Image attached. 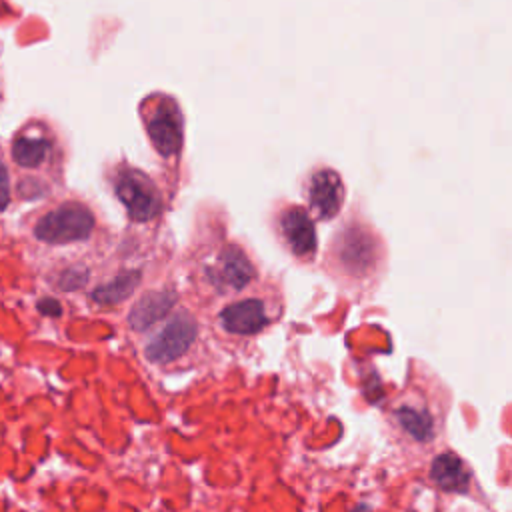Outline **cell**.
<instances>
[{
	"label": "cell",
	"mask_w": 512,
	"mask_h": 512,
	"mask_svg": "<svg viewBox=\"0 0 512 512\" xmlns=\"http://www.w3.org/2000/svg\"><path fill=\"white\" fill-rule=\"evenodd\" d=\"M92 228V212L78 202H68L42 216L34 228V234L38 240L48 244H66L88 238Z\"/></svg>",
	"instance_id": "obj_1"
},
{
	"label": "cell",
	"mask_w": 512,
	"mask_h": 512,
	"mask_svg": "<svg viewBox=\"0 0 512 512\" xmlns=\"http://www.w3.org/2000/svg\"><path fill=\"white\" fill-rule=\"evenodd\" d=\"M116 196L134 220H150L160 212V194L152 180L134 170H124L116 180Z\"/></svg>",
	"instance_id": "obj_2"
},
{
	"label": "cell",
	"mask_w": 512,
	"mask_h": 512,
	"mask_svg": "<svg viewBox=\"0 0 512 512\" xmlns=\"http://www.w3.org/2000/svg\"><path fill=\"white\" fill-rule=\"evenodd\" d=\"M196 338V322L190 314H176L146 346V356L152 362H170L182 356Z\"/></svg>",
	"instance_id": "obj_3"
},
{
	"label": "cell",
	"mask_w": 512,
	"mask_h": 512,
	"mask_svg": "<svg viewBox=\"0 0 512 512\" xmlns=\"http://www.w3.org/2000/svg\"><path fill=\"white\" fill-rule=\"evenodd\" d=\"M146 130L164 156H170L180 150L182 144V116L178 106L170 98H160L156 108L146 118Z\"/></svg>",
	"instance_id": "obj_4"
},
{
	"label": "cell",
	"mask_w": 512,
	"mask_h": 512,
	"mask_svg": "<svg viewBox=\"0 0 512 512\" xmlns=\"http://www.w3.org/2000/svg\"><path fill=\"white\" fill-rule=\"evenodd\" d=\"M344 198V186L334 170H320L310 182V204L320 218H332Z\"/></svg>",
	"instance_id": "obj_5"
},
{
	"label": "cell",
	"mask_w": 512,
	"mask_h": 512,
	"mask_svg": "<svg viewBox=\"0 0 512 512\" xmlns=\"http://www.w3.org/2000/svg\"><path fill=\"white\" fill-rule=\"evenodd\" d=\"M210 276L214 282L240 290L254 278V268L240 248L228 246L222 250L216 268L210 270Z\"/></svg>",
	"instance_id": "obj_6"
},
{
	"label": "cell",
	"mask_w": 512,
	"mask_h": 512,
	"mask_svg": "<svg viewBox=\"0 0 512 512\" xmlns=\"http://www.w3.org/2000/svg\"><path fill=\"white\" fill-rule=\"evenodd\" d=\"M220 324L232 334H254L266 324L264 306L260 300L234 302L220 312Z\"/></svg>",
	"instance_id": "obj_7"
},
{
	"label": "cell",
	"mask_w": 512,
	"mask_h": 512,
	"mask_svg": "<svg viewBox=\"0 0 512 512\" xmlns=\"http://www.w3.org/2000/svg\"><path fill=\"white\" fill-rule=\"evenodd\" d=\"M282 234L290 250L298 256L310 254L316 248V232L310 216L300 208H290L280 218Z\"/></svg>",
	"instance_id": "obj_8"
},
{
	"label": "cell",
	"mask_w": 512,
	"mask_h": 512,
	"mask_svg": "<svg viewBox=\"0 0 512 512\" xmlns=\"http://www.w3.org/2000/svg\"><path fill=\"white\" fill-rule=\"evenodd\" d=\"M176 302V294L172 290H154L144 294L130 310L128 324L134 330H146L154 322H158Z\"/></svg>",
	"instance_id": "obj_9"
},
{
	"label": "cell",
	"mask_w": 512,
	"mask_h": 512,
	"mask_svg": "<svg viewBox=\"0 0 512 512\" xmlns=\"http://www.w3.org/2000/svg\"><path fill=\"white\" fill-rule=\"evenodd\" d=\"M430 478L450 492H464L468 486V470L456 454H440L430 466Z\"/></svg>",
	"instance_id": "obj_10"
},
{
	"label": "cell",
	"mask_w": 512,
	"mask_h": 512,
	"mask_svg": "<svg viewBox=\"0 0 512 512\" xmlns=\"http://www.w3.org/2000/svg\"><path fill=\"white\" fill-rule=\"evenodd\" d=\"M138 282H140V272L138 270L122 272L114 280L98 286L92 292V300L98 302V304H104V306L118 304V302H122L126 296H130L136 290Z\"/></svg>",
	"instance_id": "obj_11"
},
{
	"label": "cell",
	"mask_w": 512,
	"mask_h": 512,
	"mask_svg": "<svg viewBox=\"0 0 512 512\" xmlns=\"http://www.w3.org/2000/svg\"><path fill=\"white\" fill-rule=\"evenodd\" d=\"M50 154V142L40 136H22L12 146V158L24 168L40 166Z\"/></svg>",
	"instance_id": "obj_12"
},
{
	"label": "cell",
	"mask_w": 512,
	"mask_h": 512,
	"mask_svg": "<svg viewBox=\"0 0 512 512\" xmlns=\"http://www.w3.org/2000/svg\"><path fill=\"white\" fill-rule=\"evenodd\" d=\"M396 420L400 422V426L418 442H426L434 428H432V418L428 412L424 410H416L410 406H402L396 410Z\"/></svg>",
	"instance_id": "obj_13"
},
{
	"label": "cell",
	"mask_w": 512,
	"mask_h": 512,
	"mask_svg": "<svg viewBox=\"0 0 512 512\" xmlns=\"http://www.w3.org/2000/svg\"><path fill=\"white\" fill-rule=\"evenodd\" d=\"M370 254H372V246H370V238L362 232H352L346 236V242L342 244V258L350 268H358V266H366L370 262Z\"/></svg>",
	"instance_id": "obj_14"
},
{
	"label": "cell",
	"mask_w": 512,
	"mask_h": 512,
	"mask_svg": "<svg viewBox=\"0 0 512 512\" xmlns=\"http://www.w3.org/2000/svg\"><path fill=\"white\" fill-rule=\"evenodd\" d=\"M88 278V272L86 270H80V268H68L64 270L60 276H58V286L62 290H76L80 288Z\"/></svg>",
	"instance_id": "obj_15"
},
{
	"label": "cell",
	"mask_w": 512,
	"mask_h": 512,
	"mask_svg": "<svg viewBox=\"0 0 512 512\" xmlns=\"http://www.w3.org/2000/svg\"><path fill=\"white\" fill-rule=\"evenodd\" d=\"M10 202V180H8V170L0 162V210H4Z\"/></svg>",
	"instance_id": "obj_16"
},
{
	"label": "cell",
	"mask_w": 512,
	"mask_h": 512,
	"mask_svg": "<svg viewBox=\"0 0 512 512\" xmlns=\"http://www.w3.org/2000/svg\"><path fill=\"white\" fill-rule=\"evenodd\" d=\"M38 310L46 316H58L62 312V306L54 298H44L38 302Z\"/></svg>",
	"instance_id": "obj_17"
},
{
	"label": "cell",
	"mask_w": 512,
	"mask_h": 512,
	"mask_svg": "<svg viewBox=\"0 0 512 512\" xmlns=\"http://www.w3.org/2000/svg\"><path fill=\"white\" fill-rule=\"evenodd\" d=\"M354 512H370V510H368V506H364V504H362V506H356V508H354Z\"/></svg>",
	"instance_id": "obj_18"
}]
</instances>
